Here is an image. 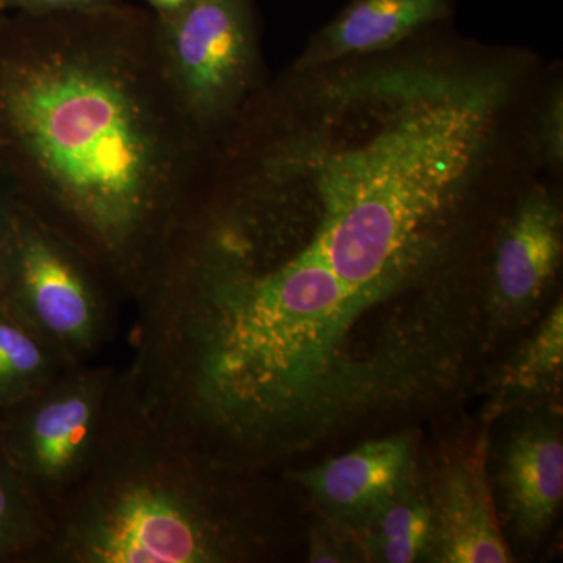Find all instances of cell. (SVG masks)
<instances>
[{"instance_id":"obj_1","label":"cell","mask_w":563,"mask_h":563,"mask_svg":"<svg viewBox=\"0 0 563 563\" xmlns=\"http://www.w3.org/2000/svg\"><path fill=\"white\" fill-rule=\"evenodd\" d=\"M213 143L174 90L150 9L0 13V158L21 201L136 301Z\"/></svg>"},{"instance_id":"obj_2","label":"cell","mask_w":563,"mask_h":563,"mask_svg":"<svg viewBox=\"0 0 563 563\" xmlns=\"http://www.w3.org/2000/svg\"><path fill=\"white\" fill-rule=\"evenodd\" d=\"M236 468L147 432L110 398L101 450L90 473L55 510L40 563L252 558L265 544V533L232 477Z\"/></svg>"},{"instance_id":"obj_3","label":"cell","mask_w":563,"mask_h":563,"mask_svg":"<svg viewBox=\"0 0 563 563\" xmlns=\"http://www.w3.org/2000/svg\"><path fill=\"white\" fill-rule=\"evenodd\" d=\"M0 298L73 366L110 342L120 299L98 266L22 201L0 246Z\"/></svg>"},{"instance_id":"obj_4","label":"cell","mask_w":563,"mask_h":563,"mask_svg":"<svg viewBox=\"0 0 563 563\" xmlns=\"http://www.w3.org/2000/svg\"><path fill=\"white\" fill-rule=\"evenodd\" d=\"M117 374L113 366H73L0 409V448L54 517L95 465Z\"/></svg>"},{"instance_id":"obj_5","label":"cell","mask_w":563,"mask_h":563,"mask_svg":"<svg viewBox=\"0 0 563 563\" xmlns=\"http://www.w3.org/2000/svg\"><path fill=\"white\" fill-rule=\"evenodd\" d=\"M157 31L174 90L214 143L266 84L254 0H191L176 16L157 18Z\"/></svg>"},{"instance_id":"obj_6","label":"cell","mask_w":563,"mask_h":563,"mask_svg":"<svg viewBox=\"0 0 563 563\" xmlns=\"http://www.w3.org/2000/svg\"><path fill=\"white\" fill-rule=\"evenodd\" d=\"M561 258V203L544 185L531 184L496 235L488 277L493 320L507 325L531 314L553 284Z\"/></svg>"},{"instance_id":"obj_7","label":"cell","mask_w":563,"mask_h":563,"mask_svg":"<svg viewBox=\"0 0 563 563\" xmlns=\"http://www.w3.org/2000/svg\"><path fill=\"white\" fill-rule=\"evenodd\" d=\"M413 455L409 435L388 437L292 473L290 479L309 492L333 521L361 529L412 483Z\"/></svg>"},{"instance_id":"obj_8","label":"cell","mask_w":563,"mask_h":563,"mask_svg":"<svg viewBox=\"0 0 563 563\" xmlns=\"http://www.w3.org/2000/svg\"><path fill=\"white\" fill-rule=\"evenodd\" d=\"M431 503L435 561L512 562L488 479L485 439L444 466L437 477Z\"/></svg>"},{"instance_id":"obj_9","label":"cell","mask_w":563,"mask_h":563,"mask_svg":"<svg viewBox=\"0 0 563 563\" xmlns=\"http://www.w3.org/2000/svg\"><path fill=\"white\" fill-rule=\"evenodd\" d=\"M453 5L454 0H351L310 40L292 65L318 68L395 49L444 24L453 14Z\"/></svg>"},{"instance_id":"obj_10","label":"cell","mask_w":563,"mask_h":563,"mask_svg":"<svg viewBox=\"0 0 563 563\" xmlns=\"http://www.w3.org/2000/svg\"><path fill=\"white\" fill-rule=\"evenodd\" d=\"M503 498L518 533L539 539L553 523L563 498L561 433L544 421L531 422L507 444Z\"/></svg>"},{"instance_id":"obj_11","label":"cell","mask_w":563,"mask_h":563,"mask_svg":"<svg viewBox=\"0 0 563 563\" xmlns=\"http://www.w3.org/2000/svg\"><path fill=\"white\" fill-rule=\"evenodd\" d=\"M54 531V510L0 448V563H40Z\"/></svg>"},{"instance_id":"obj_12","label":"cell","mask_w":563,"mask_h":563,"mask_svg":"<svg viewBox=\"0 0 563 563\" xmlns=\"http://www.w3.org/2000/svg\"><path fill=\"white\" fill-rule=\"evenodd\" d=\"M73 368L0 298V409L27 398Z\"/></svg>"},{"instance_id":"obj_13","label":"cell","mask_w":563,"mask_h":563,"mask_svg":"<svg viewBox=\"0 0 563 563\" xmlns=\"http://www.w3.org/2000/svg\"><path fill=\"white\" fill-rule=\"evenodd\" d=\"M369 558L385 563L420 561L432 551V503L415 479L362 526Z\"/></svg>"},{"instance_id":"obj_14","label":"cell","mask_w":563,"mask_h":563,"mask_svg":"<svg viewBox=\"0 0 563 563\" xmlns=\"http://www.w3.org/2000/svg\"><path fill=\"white\" fill-rule=\"evenodd\" d=\"M562 363L563 307L559 301L504 369L493 409H503L509 407L510 402L554 390L561 384Z\"/></svg>"},{"instance_id":"obj_15","label":"cell","mask_w":563,"mask_h":563,"mask_svg":"<svg viewBox=\"0 0 563 563\" xmlns=\"http://www.w3.org/2000/svg\"><path fill=\"white\" fill-rule=\"evenodd\" d=\"M533 146L548 165L561 168L563 158V98L562 88L554 87L537 111Z\"/></svg>"},{"instance_id":"obj_16","label":"cell","mask_w":563,"mask_h":563,"mask_svg":"<svg viewBox=\"0 0 563 563\" xmlns=\"http://www.w3.org/2000/svg\"><path fill=\"white\" fill-rule=\"evenodd\" d=\"M118 0H0V13L21 11V13L47 14L63 11H84L101 9Z\"/></svg>"},{"instance_id":"obj_17","label":"cell","mask_w":563,"mask_h":563,"mask_svg":"<svg viewBox=\"0 0 563 563\" xmlns=\"http://www.w3.org/2000/svg\"><path fill=\"white\" fill-rule=\"evenodd\" d=\"M21 202L20 190L16 180L11 176L10 169L0 158V246L9 232L11 218L18 203Z\"/></svg>"},{"instance_id":"obj_18","label":"cell","mask_w":563,"mask_h":563,"mask_svg":"<svg viewBox=\"0 0 563 563\" xmlns=\"http://www.w3.org/2000/svg\"><path fill=\"white\" fill-rule=\"evenodd\" d=\"M158 20H169L179 14L191 0H143Z\"/></svg>"}]
</instances>
